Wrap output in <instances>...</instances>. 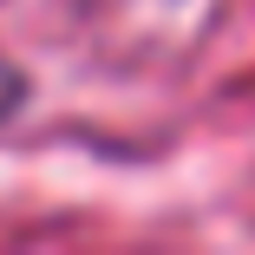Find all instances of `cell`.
<instances>
[{"label": "cell", "instance_id": "cell-1", "mask_svg": "<svg viewBox=\"0 0 255 255\" xmlns=\"http://www.w3.org/2000/svg\"><path fill=\"white\" fill-rule=\"evenodd\" d=\"M13 92H20V72H13V66H0V112L13 105Z\"/></svg>", "mask_w": 255, "mask_h": 255}]
</instances>
